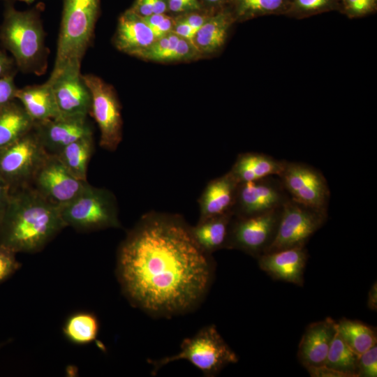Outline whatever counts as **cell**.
Instances as JSON below:
<instances>
[{
	"instance_id": "cell-19",
	"label": "cell",
	"mask_w": 377,
	"mask_h": 377,
	"mask_svg": "<svg viewBox=\"0 0 377 377\" xmlns=\"http://www.w3.org/2000/svg\"><path fill=\"white\" fill-rule=\"evenodd\" d=\"M238 185L230 171L209 182L198 200L199 219L232 213Z\"/></svg>"
},
{
	"instance_id": "cell-42",
	"label": "cell",
	"mask_w": 377,
	"mask_h": 377,
	"mask_svg": "<svg viewBox=\"0 0 377 377\" xmlns=\"http://www.w3.org/2000/svg\"><path fill=\"white\" fill-rule=\"evenodd\" d=\"M10 195V188L0 177V220L8 205Z\"/></svg>"
},
{
	"instance_id": "cell-7",
	"label": "cell",
	"mask_w": 377,
	"mask_h": 377,
	"mask_svg": "<svg viewBox=\"0 0 377 377\" xmlns=\"http://www.w3.org/2000/svg\"><path fill=\"white\" fill-rule=\"evenodd\" d=\"M91 94V114L100 131V146L115 151L122 140L121 105L114 87L94 74L82 75Z\"/></svg>"
},
{
	"instance_id": "cell-43",
	"label": "cell",
	"mask_w": 377,
	"mask_h": 377,
	"mask_svg": "<svg viewBox=\"0 0 377 377\" xmlns=\"http://www.w3.org/2000/svg\"><path fill=\"white\" fill-rule=\"evenodd\" d=\"M367 306L369 309L376 311L377 310V283L376 281L371 287L367 299Z\"/></svg>"
},
{
	"instance_id": "cell-13",
	"label": "cell",
	"mask_w": 377,
	"mask_h": 377,
	"mask_svg": "<svg viewBox=\"0 0 377 377\" xmlns=\"http://www.w3.org/2000/svg\"><path fill=\"white\" fill-rule=\"evenodd\" d=\"M290 199L280 178L269 176L238 185L234 216L259 214L283 207Z\"/></svg>"
},
{
	"instance_id": "cell-39",
	"label": "cell",
	"mask_w": 377,
	"mask_h": 377,
	"mask_svg": "<svg viewBox=\"0 0 377 377\" xmlns=\"http://www.w3.org/2000/svg\"><path fill=\"white\" fill-rule=\"evenodd\" d=\"M172 32L193 43L196 33L186 22L181 19L175 22Z\"/></svg>"
},
{
	"instance_id": "cell-34",
	"label": "cell",
	"mask_w": 377,
	"mask_h": 377,
	"mask_svg": "<svg viewBox=\"0 0 377 377\" xmlns=\"http://www.w3.org/2000/svg\"><path fill=\"white\" fill-rule=\"evenodd\" d=\"M15 76L0 78V108L16 100L18 89L14 81Z\"/></svg>"
},
{
	"instance_id": "cell-29",
	"label": "cell",
	"mask_w": 377,
	"mask_h": 377,
	"mask_svg": "<svg viewBox=\"0 0 377 377\" xmlns=\"http://www.w3.org/2000/svg\"><path fill=\"white\" fill-rule=\"evenodd\" d=\"M359 357L337 331L327 353L325 365L342 372L347 377H357Z\"/></svg>"
},
{
	"instance_id": "cell-5",
	"label": "cell",
	"mask_w": 377,
	"mask_h": 377,
	"mask_svg": "<svg viewBox=\"0 0 377 377\" xmlns=\"http://www.w3.org/2000/svg\"><path fill=\"white\" fill-rule=\"evenodd\" d=\"M186 360L200 370L204 376H216L223 367L238 362V356L222 338L214 325L200 329L195 335L183 340L177 354L157 360H149L155 375L163 366Z\"/></svg>"
},
{
	"instance_id": "cell-18",
	"label": "cell",
	"mask_w": 377,
	"mask_h": 377,
	"mask_svg": "<svg viewBox=\"0 0 377 377\" xmlns=\"http://www.w3.org/2000/svg\"><path fill=\"white\" fill-rule=\"evenodd\" d=\"M156 40L143 18L131 8L121 15L113 36V43L117 50L138 57Z\"/></svg>"
},
{
	"instance_id": "cell-17",
	"label": "cell",
	"mask_w": 377,
	"mask_h": 377,
	"mask_svg": "<svg viewBox=\"0 0 377 377\" xmlns=\"http://www.w3.org/2000/svg\"><path fill=\"white\" fill-rule=\"evenodd\" d=\"M337 333V321L332 318L309 324L298 347L297 357L304 368L325 364L332 341Z\"/></svg>"
},
{
	"instance_id": "cell-36",
	"label": "cell",
	"mask_w": 377,
	"mask_h": 377,
	"mask_svg": "<svg viewBox=\"0 0 377 377\" xmlns=\"http://www.w3.org/2000/svg\"><path fill=\"white\" fill-rule=\"evenodd\" d=\"M18 71L12 57L8 56L0 49V78L15 76Z\"/></svg>"
},
{
	"instance_id": "cell-16",
	"label": "cell",
	"mask_w": 377,
	"mask_h": 377,
	"mask_svg": "<svg viewBox=\"0 0 377 377\" xmlns=\"http://www.w3.org/2000/svg\"><path fill=\"white\" fill-rule=\"evenodd\" d=\"M257 260L260 269L273 279L303 286L308 260L305 246L264 253Z\"/></svg>"
},
{
	"instance_id": "cell-41",
	"label": "cell",
	"mask_w": 377,
	"mask_h": 377,
	"mask_svg": "<svg viewBox=\"0 0 377 377\" xmlns=\"http://www.w3.org/2000/svg\"><path fill=\"white\" fill-rule=\"evenodd\" d=\"M131 9L142 17L153 14L151 0H136Z\"/></svg>"
},
{
	"instance_id": "cell-44",
	"label": "cell",
	"mask_w": 377,
	"mask_h": 377,
	"mask_svg": "<svg viewBox=\"0 0 377 377\" xmlns=\"http://www.w3.org/2000/svg\"><path fill=\"white\" fill-rule=\"evenodd\" d=\"M153 14H165L168 10V0H151Z\"/></svg>"
},
{
	"instance_id": "cell-32",
	"label": "cell",
	"mask_w": 377,
	"mask_h": 377,
	"mask_svg": "<svg viewBox=\"0 0 377 377\" xmlns=\"http://www.w3.org/2000/svg\"><path fill=\"white\" fill-rule=\"evenodd\" d=\"M16 253L8 247L0 244V284L13 275L21 266Z\"/></svg>"
},
{
	"instance_id": "cell-12",
	"label": "cell",
	"mask_w": 377,
	"mask_h": 377,
	"mask_svg": "<svg viewBox=\"0 0 377 377\" xmlns=\"http://www.w3.org/2000/svg\"><path fill=\"white\" fill-rule=\"evenodd\" d=\"M89 184L87 181L75 177L55 155L48 154L29 186L59 207L77 197Z\"/></svg>"
},
{
	"instance_id": "cell-22",
	"label": "cell",
	"mask_w": 377,
	"mask_h": 377,
	"mask_svg": "<svg viewBox=\"0 0 377 377\" xmlns=\"http://www.w3.org/2000/svg\"><path fill=\"white\" fill-rule=\"evenodd\" d=\"M285 161L264 153L244 152L238 154L229 171L240 184L269 176H278Z\"/></svg>"
},
{
	"instance_id": "cell-24",
	"label": "cell",
	"mask_w": 377,
	"mask_h": 377,
	"mask_svg": "<svg viewBox=\"0 0 377 377\" xmlns=\"http://www.w3.org/2000/svg\"><path fill=\"white\" fill-rule=\"evenodd\" d=\"M33 126V120L17 100L1 107L0 149L30 131Z\"/></svg>"
},
{
	"instance_id": "cell-46",
	"label": "cell",
	"mask_w": 377,
	"mask_h": 377,
	"mask_svg": "<svg viewBox=\"0 0 377 377\" xmlns=\"http://www.w3.org/2000/svg\"><path fill=\"white\" fill-rule=\"evenodd\" d=\"M3 1H22V2L27 3H31L33 2V0H3Z\"/></svg>"
},
{
	"instance_id": "cell-11",
	"label": "cell",
	"mask_w": 377,
	"mask_h": 377,
	"mask_svg": "<svg viewBox=\"0 0 377 377\" xmlns=\"http://www.w3.org/2000/svg\"><path fill=\"white\" fill-rule=\"evenodd\" d=\"M278 177L290 199L315 209L328 211L330 190L320 170L305 163L286 160Z\"/></svg>"
},
{
	"instance_id": "cell-14",
	"label": "cell",
	"mask_w": 377,
	"mask_h": 377,
	"mask_svg": "<svg viewBox=\"0 0 377 377\" xmlns=\"http://www.w3.org/2000/svg\"><path fill=\"white\" fill-rule=\"evenodd\" d=\"M33 131L47 154L50 155H56L82 138L94 135L92 126L84 116H59L34 122Z\"/></svg>"
},
{
	"instance_id": "cell-31",
	"label": "cell",
	"mask_w": 377,
	"mask_h": 377,
	"mask_svg": "<svg viewBox=\"0 0 377 377\" xmlns=\"http://www.w3.org/2000/svg\"><path fill=\"white\" fill-rule=\"evenodd\" d=\"M377 10V0H340L339 12L350 19L360 18Z\"/></svg>"
},
{
	"instance_id": "cell-20",
	"label": "cell",
	"mask_w": 377,
	"mask_h": 377,
	"mask_svg": "<svg viewBox=\"0 0 377 377\" xmlns=\"http://www.w3.org/2000/svg\"><path fill=\"white\" fill-rule=\"evenodd\" d=\"M235 22L227 7L214 11L197 31L193 39V44L200 54L219 52L226 43L231 27Z\"/></svg>"
},
{
	"instance_id": "cell-33",
	"label": "cell",
	"mask_w": 377,
	"mask_h": 377,
	"mask_svg": "<svg viewBox=\"0 0 377 377\" xmlns=\"http://www.w3.org/2000/svg\"><path fill=\"white\" fill-rule=\"evenodd\" d=\"M377 376V346H374L359 357L357 377Z\"/></svg>"
},
{
	"instance_id": "cell-9",
	"label": "cell",
	"mask_w": 377,
	"mask_h": 377,
	"mask_svg": "<svg viewBox=\"0 0 377 377\" xmlns=\"http://www.w3.org/2000/svg\"><path fill=\"white\" fill-rule=\"evenodd\" d=\"M327 212L290 199L282 207L275 237L265 253L305 246L327 221Z\"/></svg>"
},
{
	"instance_id": "cell-23",
	"label": "cell",
	"mask_w": 377,
	"mask_h": 377,
	"mask_svg": "<svg viewBox=\"0 0 377 377\" xmlns=\"http://www.w3.org/2000/svg\"><path fill=\"white\" fill-rule=\"evenodd\" d=\"M232 213L199 219L195 226H191L192 235L207 253L226 249Z\"/></svg>"
},
{
	"instance_id": "cell-15",
	"label": "cell",
	"mask_w": 377,
	"mask_h": 377,
	"mask_svg": "<svg viewBox=\"0 0 377 377\" xmlns=\"http://www.w3.org/2000/svg\"><path fill=\"white\" fill-rule=\"evenodd\" d=\"M82 75L81 68L67 67L47 79L52 85L59 116L89 114L91 94Z\"/></svg>"
},
{
	"instance_id": "cell-4",
	"label": "cell",
	"mask_w": 377,
	"mask_h": 377,
	"mask_svg": "<svg viewBox=\"0 0 377 377\" xmlns=\"http://www.w3.org/2000/svg\"><path fill=\"white\" fill-rule=\"evenodd\" d=\"M99 9L100 0H63L56 59L50 76L67 67L81 68L94 38Z\"/></svg>"
},
{
	"instance_id": "cell-6",
	"label": "cell",
	"mask_w": 377,
	"mask_h": 377,
	"mask_svg": "<svg viewBox=\"0 0 377 377\" xmlns=\"http://www.w3.org/2000/svg\"><path fill=\"white\" fill-rule=\"evenodd\" d=\"M59 209L66 226L80 232L121 227L116 198L103 188L89 184L77 197Z\"/></svg>"
},
{
	"instance_id": "cell-28",
	"label": "cell",
	"mask_w": 377,
	"mask_h": 377,
	"mask_svg": "<svg viewBox=\"0 0 377 377\" xmlns=\"http://www.w3.org/2000/svg\"><path fill=\"white\" fill-rule=\"evenodd\" d=\"M62 330L69 341L79 345L87 344L96 339L99 321L94 313L78 311L67 318Z\"/></svg>"
},
{
	"instance_id": "cell-30",
	"label": "cell",
	"mask_w": 377,
	"mask_h": 377,
	"mask_svg": "<svg viewBox=\"0 0 377 377\" xmlns=\"http://www.w3.org/2000/svg\"><path fill=\"white\" fill-rule=\"evenodd\" d=\"M340 0H290L286 15L289 17L304 19L331 11H339Z\"/></svg>"
},
{
	"instance_id": "cell-45",
	"label": "cell",
	"mask_w": 377,
	"mask_h": 377,
	"mask_svg": "<svg viewBox=\"0 0 377 377\" xmlns=\"http://www.w3.org/2000/svg\"><path fill=\"white\" fill-rule=\"evenodd\" d=\"M207 4L213 11H216L225 6L227 0H202Z\"/></svg>"
},
{
	"instance_id": "cell-25",
	"label": "cell",
	"mask_w": 377,
	"mask_h": 377,
	"mask_svg": "<svg viewBox=\"0 0 377 377\" xmlns=\"http://www.w3.org/2000/svg\"><path fill=\"white\" fill-rule=\"evenodd\" d=\"M290 0H227L236 22L267 15H286Z\"/></svg>"
},
{
	"instance_id": "cell-10",
	"label": "cell",
	"mask_w": 377,
	"mask_h": 377,
	"mask_svg": "<svg viewBox=\"0 0 377 377\" xmlns=\"http://www.w3.org/2000/svg\"><path fill=\"white\" fill-rule=\"evenodd\" d=\"M282 207L265 213L232 216L228 249H236L258 258L272 243L277 230Z\"/></svg>"
},
{
	"instance_id": "cell-35",
	"label": "cell",
	"mask_w": 377,
	"mask_h": 377,
	"mask_svg": "<svg viewBox=\"0 0 377 377\" xmlns=\"http://www.w3.org/2000/svg\"><path fill=\"white\" fill-rule=\"evenodd\" d=\"M201 8L199 0H168V10L173 13H190Z\"/></svg>"
},
{
	"instance_id": "cell-27",
	"label": "cell",
	"mask_w": 377,
	"mask_h": 377,
	"mask_svg": "<svg viewBox=\"0 0 377 377\" xmlns=\"http://www.w3.org/2000/svg\"><path fill=\"white\" fill-rule=\"evenodd\" d=\"M337 331L349 347L359 355L377 343L374 328L360 320L341 318L337 321Z\"/></svg>"
},
{
	"instance_id": "cell-3",
	"label": "cell",
	"mask_w": 377,
	"mask_h": 377,
	"mask_svg": "<svg viewBox=\"0 0 377 377\" xmlns=\"http://www.w3.org/2000/svg\"><path fill=\"white\" fill-rule=\"evenodd\" d=\"M39 13L18 10L7 1L0 26V43L12 55L18 71L40 76L47 68L49 50Z\"/></svg>"
},
{
	"instance_id": "cell-26",
	"label": "cell",
	"mask_w": 377,
	"mask_h": 377,
	"mask_svg": "<svg viewBox=\"0 0 377 377\" xmlns=\"http://www.w3.org/2000/svg\"><path fill=\"white\" fill-rule=\"evenodd\" d=\"M93 135L72 142L55 155L75 177L83 181H87L88 164L94 147Z\"/></svg>"
},
{
	"instance_id": "cell-8",
	"label": "cell",
	"mask_w": 377,
	"mask_h": 377,
	"mask_svg": "<svg viewBox=\"0 0 377 377\" xmlns=\"http://www.w3.org/2000/svg\"><path fill=\"white\" fill-rule=\"evenodd\" d=\"M48 155L32 129L0 149V177L10 191L29 186Z\"/></svg>"
},
{
	"instance_id": "cell-37",
	"label": "cell",
	"mask_w": 377,
	"mask_h": 377,
	"mask_svg": "<svg viewBox=\"0 0 377 377\" xmlns=\"http://www.w3.org/2000/svg\"><path fill=\"white\" fill-rule=\"evenodd\" d=\"M312 377H347L346 374L325 364L305 368Z\"/></svg>"
},
{
	"instance_id": "cell-40",
	"label": "cell",
	"mask_w": 377,
	"mask_h": 377,
	"mask_svg": "<svg viewBox=\"0 0 377 377\" xmlns=\"http://www.w3.org/2000/svg\"><path fill=\"white\" fill-rule=\"evenodd\" d=\"M175 21H174L171 17L166 15L163 21L157 27L152 29L156 38H160L172 32L175 25Z\"/></svg>"
},
{
	"instance_id": "cell-1",
	"label": "cell",
	"mask_w": 377,
	"mask_h": 377,
	"mask_svg": "<svg viewBox=\"0 0 377 377\" xmlns=\"http://www.w3.org/2000/svg\"><path fill=\"white\" fill-rule=\"evenodd\" d=\"M214 274L212 254L200 248L178 214H144L117 250L116 274L124 295L153 316L193 310L207 295Z\"/></svg>"
},
{
	"instance_id": "cell-2",
	"label": "cell",
	"mask_w": 377,
	"mask_h": 377,
	"mask_svg": "<svg viewBox=\"0 0 377 377\" xmlns=\"http://www.w3.org/2000/svg\"><path fill=\"white\" fill-rule=\"evenodd\" d=\"M65 228L59 207L23 186L10 191L0 220V244L15 253H36Z\"/></svg>"
},
{
	"instance_id": "cell-21",
	"label": "cell",
	"mask_w": 377,
	"mask_h": 377,
	"mask_svg": "<svg viewBox=\"0 0 377 377\" xmlns=\"http://www.w3.org/2000/svg\"><path fill=\"white\" fill-rule=\"evenodd\" d=\"M15 98L34 122L56 118L60 115L52 85L48 80L41 84L18 88Z\"/></svg>"
},
{
	"instance_id": "cell-38",
	"label": "cell",
	"mask_w": 377,
	"mask_h": 377,
	"mask_svg": "<svg viewBox=\"0 0 377 377\" xmlns=\"http://www.w3.org/2000/svg\"><path fill=\"white\" fill-rule=\"evenodd\" d=\"M214 12V11H213ZM210 14H201L197 11L187 13V15L180 17L181 20L186 22L195 32L205 23Z\"/></svg>"
}]
</instances>
